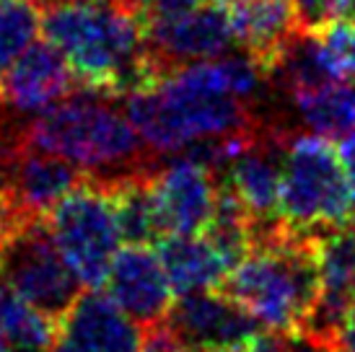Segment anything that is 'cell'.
Returning <instances> with one entry per match:
<instances>
[{
  "label": "cell",
  "mask_w": 355,
  "mask_h": 352,
  "mask_svg": "<svg viewBox=\"0 0 355 352\" xmlns=\"http://www.w3.org/2000/svg\"><path fill=\"white\" fill-rule=\"evenodd\" d=\"M216 176L213 168H207L187 153L150 171V189L156 197L164 234H205V228L216 215L218 192H220Z\"/></svg>",
  "instance_id": "8"
},
{
  "label": "cell",
  "mask_w": 355,
  "mask_h": 352,
  "mask_svg": "<svg viewBox=\"0 0 355 352\" xmlns=\"http://www.w3.org/2000/svg\"><path fill=\"white\" fill-rule=\"evenodd\" d=\"M226 352H291V340L286 334L277 332H257L254 337H249L247 342L236 344L234 350Z\"/></svg>",
  "instance_id": "26"
},
{
  "label": "cell",
  "mask_w": 355,
  "mask_h": 352,
  "mask_svg": "<svg viewBox=\"0 0 355 352\" xmlns=\"http://www.w3.org/2000/svg\"><path fill=\"white\" fill-rule=\"evenodd\" d=\"M146 342L148 332L101 288H91L60 316L50 352H140Z\"/></svg>",
  "instance_id": "10"
},
{
  "label": "cell",
  "mask_w": 355,
  "mask_h": 352,
  "mask_svg": "<svg viewBox=\"0 0 355 352\" xmlns=\"http://www.w3.org/2000/svg\"><path fill=\"white\" fill-rule=\"evenodd\" d=\"M291 96L298 119L311 130V135L345 140L350 132H355V83L329 80L316 88L296 91Z\"/></svg>",
  "instance_id": "20"
},
{
  "label": "cell",
  "mask_w": 355,
  "mask_h": 352,
  "mask_svg": "<svg viewBox=\"0 0 355 352\" xmlns=\"http://www.w3.org/2000/svg\"><path fill=\"white\" fill-rule=\"evenodd\" d=\"M353 218V192L340 150L319 135H296L283 143L280 220L314 236L343 228Z\"/></svg>",
  "instance_id": "5"
},
{
  "label": "cell",
  "mask_w": 355,
  "mask_h": 352,
  "mask_svg": "<svg viewBox=\"0 0 355 352\" xmlns=\"http://www.w3.org/2000/svg\"><path fill=\"white\" fill-rule=\"evenodd\" d=\"M34 6H40V8H52V6H58V3H62V0H31Z\"/></svg>",
  "instance_id": "31"
},
{
  "label": "cell",
  "mask_w": 355,
  "mask_h": 352,
  "mask_svg": "<svg viewBox=\"0 0 355 352\" xmlns=\"http://www.w3.org/2000/svg\"><path fill=\"white\" fill-rule=\"evenodd\" d=\"M26 215H21L13 197H10L8 182H6V166H0V241L16 228Z\"/></svg>",
  "instance_id": "27"
},
{
  "label": "cell",
  "mask_w": 355,
  "mask_h": 352,
  "mask_svg": "<svg viewBox=\"0 0 355 352\" xmlns=\"http://www.w3.org/2000/svg\"><path fill=\"white\" fill-rule=\"evenodd\" d=\"M156 252L177 295L218 290L231 272L226 256L218 252L205 234L166 236L156 244Z\"/></svg>",
  "instance_id": "18"
},
{
  "label": "cell",
  "mask_w": 355,
  "mask_h": 352,
  "mask_svg": "<svg viewBox=\"0 0 355 352\" xmlns=\"http://www.w3.org/2000/svg\"><path fill=\"white\" fill-rule=\"evenodd\" d=\"M112 195L117 207L119 231L125 244H146L156 246L164 241V225L158 218L156 197L150 189V171H130L122 176H112Z\"/></svg>",
  "instance_id": "19"
},
{
  "label": "cell",
  "mask_w": 355,
  "mask_h": 352,
  "mask_svg": "<svg viewBox=\"0 0 355 352\" xmlns=\"http://www.w3.org/2000/svg\"><path fill=\"white\" fill-rule=\"evenodd\" d=\"M267 78L265 65L241 49L168 68L150 86L130 94L125 112L148 150L187 153L202 143L257 132L249 104Z\"/></svg>",
  "instance_id": "1"
},
{
  "label": "cell",
  "mask_w": 355,
  "mask_h": 352,
  "mask_svg": "<svg viewBox=\"0 0 355 352\" xmlns=\"http://www.w3.org/2000/svg\"><path fill=\"white\" fill-rule=\"evenodd\" d=\"M332 350L335 352H355V301L345 311L343 322L337 326L335 337H332Z\"/></svg>",
  "instance_id": "28"
},
{
  "label": "cell",
  "mask_w": 355,
  "mask_h": 352,
  "mask_svg": "<svg viewBox=\"0 0 355 352\" xmlns=\"http://www.w3.org/2000/svg\"><path fill=\"white\" fill-rule=\"evenodd\" d=\"M340 156H343V164H345V171H347V182H350V192H353V215H355V132H350V135L343 140Z\"/></svg>",
  "instance_id": "30"
},
{
  "label": "cell",
  "mask_w": 355,
  "mask_h": 352,
  "mask_svg": "<svg viewBox=\"0 0 355 352\" xmlns=\"http://www.w3.org/2000/svg\"><path fill=\"white\" fill-rule=\"evenodd\" d=\"M44 220L80 288H101L125 241L119 231L112 182L89 174L52 207Z\"/></svg>",
  "instance_id": "6"
},
{
  "label": "cell",
  "mask_w": 355,
  "mask_h": 352,
  "mask_svg": "<svg viewBox=\"0 0 355 352\" xmlns=\"http://www.w3.org/2000/svg\"><path fill=\"white\" fill-rule=\"evenodd\" d=\"M140 352H198V350H192L184 342H179L177 337H171L166 332V326H161L156 332H148V342H146V347Z\"/></svg>",
  "instance_id": "29"
},
{
  "label": "cell",
  "mask_w": 355,
  "mask_h": 352,
  "mask_svg": "<svg viewBox=\"0 0 355 352\" xmlns=\"http://www.w3.org/2000/svg\"><path fill=\"white\" fill-rule=\"evenodd\" d=\"M166 332L198 352H226L259 332V322L223 290L179 295Z\"/></svg>",
  "instance_id": "11"
},
{
  "label": "cell",
  "mask_w": 355,
  "mask_h": 352,
  "mask_svg": "<svg viewBox=\"0 0 355 352\" xmlns=\"http://www.w3.org/2000/svg\"><path fill=\"white\" fill-rule=\"evenodd\" d=\"M319 259V303L304 334H314L332 344L337 326L355 301V225H343L316 234Z\"/></svg>",
  "instance_id": "15"
},
{
  "label": "cell",
  "mask_w": 355,
  "mask_h": 352,
  "mask_svg": "<svg viewBox=\"0 0 355 352\" xmlns=\"http://www.w3.org/2000/svg\"><path fill=\"white\" fill-rule=\"evenodd\" d=\"M0 332L8 347H26V350H52L58 319L31 306L29 301L3 288L0 293Z\"/></svg>",
  "instance_id": "21"
},
{
  "label": "cell",
  "mask_w": 355,
  "mask_h": 352,
  "mask_svg": "<svg viewBox=\"0 0 355 352\" xmlns=\"http://www.w3.org/2000/svg\"><path fill=\"white\" fill-rule=\"evenodd\" d=\"M42 24L44 16L31 0H0V73L37 42Z\"/></svg>",
  "instance_id": "22"
},
{
  "label": "cell",
  "mask_w": 355,
  "mask_h": 352,
  "mask_svg": "<svg viewBox=\"0 0 355 352\" xmlns=\"http://www.w3.org/2000/svg\"><path fill=\"white\" fill-rule=\"evenodd\" d=\"M86 3H94V0H86Z\"/></svg>",
  "instance_id": "35"
},
{
  "label": "cell",
  "mask_w": 355,
  "mask_h": 352,
  "mask_svg": "<svg viewBox=\"0 0 355 352\" xmlns=\"http://www.w3.org/2000/svg\"><path fill=\"white\" fill-rule=\"evenodd\" d=\"M8 352H50V350H26V347H8Z\"/></svg>",
  "instance_id": "32"
},
{
  "label": "cell",
  "mask_w": 355,
  "mask_h": 352,
  "mask_svg": "<svg viewBox=\"0 0 355 352\" xmlns=\"http://www.w3.org/2000/svg\"><path fill=\"white\" fill-rule=\"evenodd\" d=\"M207 0H135L143 19H168L205 6Z\"/></svg>",
  "instance_id": "25"
},
{
  "label": "cell",
  "mask_w": 355,
  "mask_h": 352,
  "mask_svg": "<svg viewBox=\"0 0 355 352\" xmlns=\"http://www.w3.org/2000/svg\"><path fill=\"white\" fill-rule=\"evenodd\" d=\"M301 29L314 31L355 13V0H291Z\"/></svg>",
  "instance_id": "24"
},
{
  "label": "cell",
  "mask_w": 355,
  "mask_h": 352,
  "mask_svg": "<svg viewBox=\"0 0 355 352\" xmlns=\"http://www.w3.org/2000/svg\"><path fill=\"white\" fill-rule=\"evenodd\" d=\"M223 293L270 332L304 334L322 293L316 236L291 231L286 223L257 231L249 254L228 272Z\"/></svg>",
  "instance_id": "3"
},
{
  "label": "cell",
  "mask_w": 355,
  "mask_h": 352,
  "mask_svg": "<svg viewBox=\"0 0 355 352\" xmlns=\"http://www.w3.org/2000/svg\"><path fill=\"white\" fill-rule=\"evenodd\" d=\"M125 3H132V6H135V0H125Z\"/></svg>",
  "instance_id": "34"
},
{
  "label": "cell",
  "mask_w": 355,
  "mask_h": 352,
  "mask_svg": "<svg viewBox=\"0 0 355 352\" xmlns=\"http://www.w3.org/2000/svg\"><path fill=\"white\" fill-rule=\"evenodd\" d=\"M223 184L236 195L241 207L254 220L257 231H265L280 220V189H283V143L272 135H257L244 150L226 164Z\"/></svg>",
  "instance_id": "13"
},
{
  "label": "cell",
  "mask_w": 355,
  "mask_h": 352,
  "mask_svg": "<svg viewBox=\"0 0 355 352\" xmlns=\"http://www.w3.org/2000/svg\"><path fill=\"white\" fill-rule=\"evenodd\" d=\"M0 283L58 322L80 295L44 218H24L0 241Z\"/></svg>",
  "instance_id": "7"
},
{
  "label": "cell",
  "mask_w": 355,
  "mask_h": 352,
  "mask_svg": "<svg viewBox=\"0 0 355 352\" xmlns=\"http://www.w3.org/2000/svg\"><path fill=\"white\" fill-rule=\"evenodd\" d=\"M78 80L68 60L50 42H34L10 68L0 73V104L40 114L44 109L73 96Z\"/></svg>",
  "instance_id": "14"
},
{
  "label": "cell",
  "mask_w": 355,
  "mask_h": 352,
  "mask_svg": "<svg viewBox=\"0 0 355 352\" xmlns=\"http://www.w3.org/2000/svg\"><path fill=\"white\" fill-rule=\"evenodd\" d=\"M99 94H73L40 112L21 132L26 150L50 153L86 174L117 171V176L140 171L146 146L132 127L128 112H119Z\"/></svg>",
  "instance_id": "4"
},
{
  "label": "cell",
  "mask_w": 355,
  "mask_h": 352,
  "mask_svg": "<svg viewBox=\"0 0 355 352\" xmlns=\"http://www.w3.org/2000/svg\"><path fill=\"white\" fill-rule=\"evenodd\" d=\"M226 10L236 44L272 70L275 60L298 31L296 8L291 0H213Z\"/></svg>",
  "instance_id": "17"
},
{
  "label": "cell",
  "mask_w": 355,
  "mask_h": 352,
  "mask_svg": "<svg viewBox=\"0 0 355 352\" xmlns=\"http://www.w3.org/2000/svg\"><path fill=\"white\" fill-rule=\"evenodd\" d=\"M314 31H319L327 49L332 52L337 68H340V76L350 78L355 83V16L337 19Z\"/></svg>",
  "instance_id": "23"
},
{
  "label": "cell",
  "mask_w": 355,
  "mask_h": 352,
  "mask_svg": "<svg viewBox=\"0 0 355 352\" xmlns=\"http://www.w3.org/2000/svg\"><path fill=\"white\" fill-rule=\"evenodd\" d=\"M101 290L146 332H156L166 324L177 295L158 252L146 244L119 249Z\"/></svg>",
  "instance_id": "9"
},
{
  "label": "cell",
  "mask_w": 355,
  "mask_h": 352,
  "mask_svg": "<svg viewBox=\"0 0 355 352\" xmlns=\"http://www.w3.org/2000/svg\"><path fill=\"white\" fill-rule=\"evenodd\" d=\"M86 171L50 153L16 148L6 158V182L21 215L44 218L86 179Z\"/></svg>",
  "instance_id": "16"
},
{
  "label": "cell",
  "mask_w": 355,
  "mask_h": 352,
  "mask_svg": "<svg viewBox=\"0 0 355 352\" xmlns=\"http://www.w3.org/2000/svg\"><path fill=\"white\" fill-rule=\"evenodd\" d=\"M146 34L150 52L164 73L177 65L228 55V49L236 44L226 10L213 0L179 16L146 19Z\"/></svg>",
  "instance_id": "12"
},
{
  "label": "cell",
  "mask_w": 355,
  "mask_h": 352,
  "mask_svg": "<svg viewBox=\"0 0 355 352\" xmlns=\"http://www.w3.org/2000/svg\"><path fill=\"white\" fill-rule=\"evenodd\" d=\"M0 352H8V342H6V337L0 332Z\"/></svg>",
  "instance_id": "33"
},
{
  "label": "cell",
  "mask_w": 355,
  "mask_h": 352,
  "mask_svg": "<svg viewBox=\"0 0 355 352\" xmlns=\"http://www.w3.org/2000/svg\"><path fill=\"white\" fill-rule=\"evenodd\" d=\"M42 31L68 60L80 91L128 98L164 76L148 47L146 19L125 0H62L47 8Z\"/></svg>",
  "instance_id": "2"
}]
</instances>
